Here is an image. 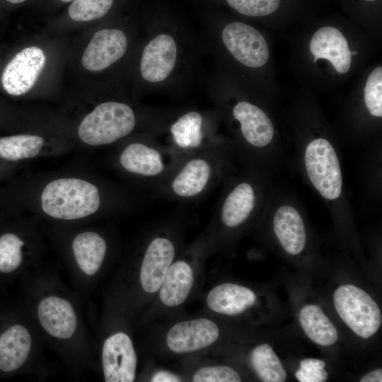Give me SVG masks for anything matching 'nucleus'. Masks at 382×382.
I'll return each instance as SVG.
<instances>
[{"mask_svg": "<svg viewBox=\"0 0 382 382\" xmlns=\"http://www.w3.org/2000/svg\"><path fill=\"white\" fill-rule=\"evenodd\" d=\"M300 325L306 335L315 343L330 346L338 340V332L319 305L307 304L300 311Z\"/></svg>", "mask_w": 382, "mask_h": 382, "instance_id": "nucleus-20", "label": "nucleus"}, {"mask_svg": "<svg viewBox=\"0 0 382 382\" xmlns=\"http://www.w3.org/2000/svg\"><path fill=\"white\" fill-rule=\"evenodd\" d=\"M256 302V295L250 289L233 283H223L212 288L206 299L212 311L225 315H239Z\"/></svg>", "mask_w": 382, "mask_h": 382, "instance_id": "nucleus-17", "label": "nucleus"}, {"mask_svg": "<svg viewBox=\"0 0 382 382\" xmlns=\"http://www.w3.org/2000/svg\"><path fill=\"white\" fill-rule=\"evenodd\" d=\"M250 362L257 377L264 382H283L286 372L272 347L262 344L255 347L250 354Z\"/></svg>", "mask_w": 382, "mask_h": 382, "instance_id": "nucleus-25", "label": "nucleus"}, {"mask_svg": "<svg viewBox=\"0 0 382 382\" xmlns=\"http://www.w3.org/2000/svg\"><path fill=\"white\" fill-rule=\"evenodd\" d=\"M71 251L78 271L84 277L91 278L99 272L103 265L107 244L99 233L86 231L74 238Z\"/></svg>", "mask_w": 382, "mask_h": 382, "instance_id": "nucleus-16", "label": "nucleus"}, {"mask_svg": "<svg viewBox=\"0 0 382 382\" xmlns=\"http://www.w3.org/2000/svg\"><path fill=\"white\" fill-rule=\"evenodd\" d=\"M194 382H240L238 373L228 366H207L197 369L192 376Z\"/></svg>", "mask_w": 382, "mask_h": 382, "instance_id": "nucleus-31", "label": "nucleus"}, {"mask_svg": "<svg viewBox=\"0 0 382 382\" xmlns=\"http://www.w3.org/2000/svg\"><path fill=\"white\" fill-rule=\"evenodd\" d=\"M194 284V272L184 260L173 262L158 289L161 301L166 306L175 307L183 303Z\"/></svg>", "mask_w": 382, "mask_h": 382, "instance_id": "nucleus-19", "label": "nucleus"}, {"mask_svg": "<svg viewBox=\"0 0 382 382\" xmlns=\"http://www.w3.org/2000/svg\"><path fill=\"white\" fill-rule=\"evenodd\" d=\"M202 115L196 111L180 117L170 128L175 141L181 147L198 146L202 139Z\"/></svg>", "mask_w": 382, "mask_h": 382, "instance_id": "nucleus-26", "label": "nucleus"}, {"mask_svg": "<svg viewBox=\"0 0 382 382\" xmlns=\"http://www.w3.org/2000/svg\"><path fill=\"white\" fill-rule=\"evenodd\" d=\"M230 7L250 17L270 15L277 10L280 0H226Z\"/></svg>", "mask_w": 382, "mask_h": 382, "instance_id": "nucleus-30", "label": "nucleus"}, {"mask_svg": "<svg viewBox=\"0 0 382 382\" xmlns=\"http://www.w3.org/2000/svg\"><path fill=\"white\" fill-rule=\"evenodd\" d=\"M36 317L44 332L54 340H69L77 332L76 308L63 296L50 294L40 298L36 306Z\"/></svg>", "mask_w": 382, "mask_h": 382, "instance_id": "nucleus-7", "label": "nucleus"}, {"mask_svg": "<svg viewBox=\"0 0 382 382\" xmlns=\"http://www.w3.org/2000/svg\"><path fill=\"white\" fill-rule=\"evenodd\" d=\"M178 54V45L172 35H156L143 50L139 67L141 77L151 83L166 81L176 66Z\"/></svg>", "mask_w": 382, "mask_h": 382, "instance_id": "nucleus-9", "label": "nucleus"}, {"mask_svg": "<svg viewBox=\"0 0 382 382\" xmlns=\"http://www.w3.org/2000/svg\"><path fill=\"white\" fill-rule=\"evenodd\" d=\"M135 115L125 103L108 101L97 105L81 122L78 134L91 146L112 144L129 134L134 128Z\"/></svg>", "mask_w": 382, "mask_h": 382, "instance_id": "nucleus-2", "label": "nucleus"}, {"mask_svg": "<svg viewBox=\"0 0 382 382\" xmlns=\"http://www.w3.org/2000/svg\"><path fill=\"white\" fill-rule=\"evenodd\" d=\"M33 335L25 325L16 323L0 335V370L11 373L28 360L33 348Z\"/></svg>", "mask_w": 382, "mask_h": 382, "instance_id": "nucleus-14", "label": "nucleus"}, {"mask_svg": "<svg viewBox=\"0 0 382 382\" xmlns=\"http://www.w3.org/2000/svg\"><path fill=\"white\" fill-rule=\"evenodd\" d=\"M228 52L241 64L259 68L269 60L270 50L265 37L253 26L241 22L227 24L221 32Z\"/></svg>", "mask_w": 382, "mask_h": 382, "instance_id": "nucleus-5", "label": "nucleus"}, {"mask_svg": "<svg viewBox=\"0 0 382 382\" xmlns=\"http://www.w3.org/2000/svg\"><path fill=\"white\" fill-rule=\"evenodd\" d=\"M60 1H62V2L66 3V2L71 1H73V0H60Z\"/></svg>", "mask_w": 382, "mask_h": 382, "instance_id": "nucleus-36", "label": "nucleus"}, {"mask_svg": "<svg viewBox=\"0 0 382 382\" xmlns=\"http://www.w3.org/2000/svg\"><path fill=\"white\" fill-rule=\"evenodd\" d=\"M25 241L13 232L0 236V272L16 271L23 262Z\"/></svg>", "mask_w": 382, "mask_h": 382, "instance_id": "nucleus-27", "label": "nucleus"}, {"mask_svg": "<svg viewBox=\"0 0 382 382\" xmlns=\"http://www.w3.org/2000/svg\"><path fill=\"white\" fill-rule=\"evenodd\" d=\"M274 233L283 248L291 255H298L306 245V229L303 221L294 207H280L273 219Z\"/></svg>", "mask_w": 382, "mask_h": 382, "instance_id": "nucleus-18", "label": "nucleus"}, {"mask_svg": "<svg viewBox=\"0 0 382 382\" xmlns=\"http://www.w3.org/2000/svg\"><path fill=\"white\" fill-rule=\"evenodd\" d=\"M220 335L217 325L205 318L180 321L168 331L166 342L170 351L186 354L204 349L216 342Z\"/></svg>", "mask_w": 382, "mask_h": 382, "instance_id": "nucleus-10", "label": "nucleus"}, {"mask_svg": "<svg viewBox=\"0 0 382 382\" xmlns=\"http://www.w3.org/2000/svg\"><path fill=\"white\" fill-rule=\"evenodd\" d=\"M324 361L314 358L301 360L299 368L295 373V377L300 382H323L328 378V374L325 369Z\"/></svg>", "mask_w": 382, "mask_h": 382, "instance_id": "nucleus-32", "label": "nucleus"}, {"mask_svg": "<svg viewBox=\"0 0 382 382\" xmlns=\"http://www.w3.org/2000/svg\"><path fill=\"white\" fill-rule=\"evenodd\" d=\"M333 301L339 316L357 335L368 339L378 330L382 323L381 310L362 289L342 285L335 291Z\"/></svg>", "mask_w": 382, "mask_h": 382, "instance_id": "nucleus-3", "label": "nucleus"}, {"mask_svg": "<svg viewBox=\"0 0 382 382\" xmlns=\"http://www.w3.org/2000/svg\"><path fill=\"white\" fill-rule=\"evenodd\" d=\"M120 162L128 172L154 176L162 172L163 164L159 153L141 143L129 144L122 151Z\"/></svg>", "mask_w": 382, "mask_h": 382, "instance_id": "nucleus-21", "label": "nucleus"}, {"mask_svg": "<svg viewBox=\"0 0 382 382\" xmlns=\"http://www.w3.org/2000/svg\"><path fill=\"white\" fill-rule=\"evenodd\" d=\"M211 173L209 164L202 158L190 161L172 183L174 192L180 197H194L206 186Z\"/></svg>", "mask_w": 382, "mask_h": 382, "instance_id": "nucleus-23", "label": "nucleus"}, {"mask_svg": "<svg viewBox=\"0 0 382 382\" xmlns=\"http://www.w3.org/2000/svg\"><path fill=\"white\" fill-rule=\"evenodd\" d=\"M255 193L252 186L243 183L228 194L221 209V221L228 227H236L243 223L255 205Z\"/></svg>", "mask_w": 382, "mask_h": 382, "instance_id": "nucleus-22", "label": "nucleus"}, {"mask_svg": "<svg viewBox=\"0 0 382 382\" xmlns=\"http://www.w3.org/2000/svg\"><path fill=\"white\" fill-rule=\"evenodd\" d=\"M304 161L307 175L319 193L330 200L338 198L342 192V178L332 144L323 138L311 141L306 149Z\"/></svg>", "mask_w": 382, "mask_h": 382, "instance_id": "nucleus-4", "label": "nucleus"}, {"mask_svg": "<svg viewBox=\"0 0 382 382\" xmlns=\"http://www.w3.org/2000/svg\"><path fill=\"white\" fill-rule=\"evenodd\" d=\"M364 100L369 113L377 117H382V67L376 66L369 74L364 88Z\"/></svg>", "mask_w": 382, "mask_h": 382, "instance_id": "nucleus-29", "label": "nucleus"}, {"mask_svg": "<svg viewBox=\"0 0 382 382\" xmlns=\"http://www.w3.org/2000/svg\"><path fill=\"white\" fill-rule=\"evenodd\" d=\"M114 0H73L69 7V17L86 22L103 17L111 8Z\"/></svg>", "mask_w": 382, "mask_h": 382, "instance_id": "nucleus-28", "label": "nucleus"}, {"mask_svg": "<svg viewBox=\"0 0 382 382\" xmlns=\"http://www.w3.org/2000/svg\"><path fill=\"white\" fill-rule=\"evenodd\" d=\"M127 45V37L122 30H100L86 47L82 57V65L88 71L104 70L124 56Z\"/></svg>", "mask_w": 382, "mask_h": 382, "instance_id": "nucleus-12", "label": "nucleus"}, {"mask_svg": "<svg viewBox=\"0 0 382 382\" xmlns=\"http://www.w3.org/2000/svg\"><path fill=\"white\" fill-rule=\"evenodd\" d=\"M233 114L240 122L242 134L249 144L262 147L272 141L274 127L270 117L260 108L243 100L235 105Z\"/></svg>", "mask_w": 382, "mask_h": 382, "instance_id": "nucleus-15", "label": "nucleus"}, {"mask_svg": "<svg viewBox=\"0 0 382 382\" xmlns=\"http://www.w3.org/2000/svg\"><path fill=\"white\" fill-rule=\"evenodd\" d=\"M366 1H376V0H365Z\"/></svg>", "mask_w": 382, "mask_h": 382, "instance_id": "nucleus-37", "label": "nucleus"}, {"mask_svg": "<svg viewBox=\"0 0 382 382\" xmlns=\"http://www.w3.org/2000/svg\"><path fill=\"white\" fill-rule=\"evenodd\" d=\"M46 62L44 52L32 46L18 52L7 64L1 75L4 89L11 96L29 91L37 81Z\"/></svg>", "mask_w": 382, "mask_h": 382, "instance_id": "nucleus-8", "label": "nucleus"}, {"mask_svg": "<svg viewBox=\"0 0 382 382\" xmlns=\"http://www.w3.org/2000/svg\"><path fill=\"white\" fill-rule=\"evenodd\" d=\"M44 139L32 134H16L0 137V160L14 163L37 156Z\"/></svg>", "mask_w": 382, "mask_h": 382, "instance_id": "nucleus-24", "label": "nucleus"}, {"mask_svg": "<svg viewBox=\"0 0 382 382\" xmlns=\"http://www.w3.org/2000/svg\"><path fill=\"white\" fill-rule=\"evenodd\" d=\"M360 382H381L382 369L381 368L373 370L365 374L359 381Z\"/></svg>", "mask_w": 382, "mask_h": 382, "instance_id": "nucleus-34", "label": "nucleus"}, {"mask_svg": "<svg viewBox=\"0 0 382 382\" xmlns=\"http://www.w3.org/2000/svg\"><path fill=\"white\" fill-rule=\"evenodd\" d=\"M152 382H178L181 378L178 375L168 371H158L151 378Z\"/></svg>", "mask_w": 382, "mask_h": 382, "instance_id": "nucleus-33", "label": "nucleus"}, {"mask_svg": "<svg viewBox=\"0 0 382 382\" xmlns=\"http://www.w3.org/2000/svg\"><path fill=\"white\" fill-rule=\"evenodd\" d=\"M6 1L11 4H18V3H21L27 0H6Z\"/></svg>", "mask_w": 382, "mask_h": 382, "instance_id": "nucleus-35", "label": "nucleus"}, {"mask_svg": "<svg viewBox=\"0 0 382 382\" xmlns=\"http://www.w3.org/2000/svg\"><path fill=\"white\" fill-rule=\"evenodd\" d=\"M42 211L61 220L86 218L97 212L100 199L97 187L76 178H63L50 182L40 197Z\"/></svg>", "mask_w": 382, "mask_h": 382, "instance_id": "nucleus-1", "label": "nucleus"}, {"mask_svg": "<svg viewBox=\"0 0 382 382\" xmlns=\"http://www.w3.org/2000/svg\"><path fill=\"white\" fill-rule=\"evenodd\" d=\"M175 257V248L168 238L157 237L148 245L141 262L139 279L147 294L158 291Z\"/></svg>", "mask_w": 382, "mask_h": 382, "instance_id": "nucleus-13", "label": "nucleus"}, {"mask_svg": "<svg viewBox=\"0 0 382 382\" xmlns=\"http://www.w3.org/2000/svg\"><path fill=\"white\" fill-rule=\"evenodd\" d=\"M103 374L106 382H132L136 378L137 355L130 336L118 331L106 337L101 349Z\"/></svg>", "mask_w": 382, "mask_h": 382, "instance_id": "nucleus-6", "label": "nucleus"}, {"mask_svg": "<svg viewBox=\"0 0 382 382\" xmlns=\"http://www.w3.org/2000/svg\"><path fill=\"white\" fill-rule=\"evenodd\" d=\"M309 51L313 57V62L326 59L339 74H347L352 65V55L357 52L351 51L343 33L333 26H323L313 35Z\"/></svg>", "mask_w": 382, "mask_h": 382, "instance_id": "nucleus-11", "label": "nucleus"}]
</instances>
